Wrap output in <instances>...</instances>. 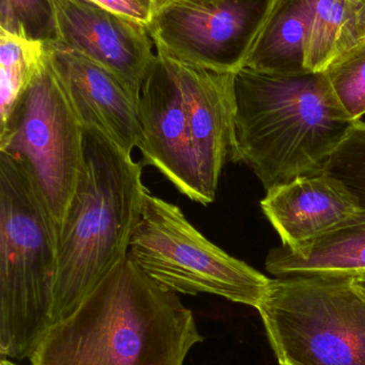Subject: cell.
<instances>
[{
  "label": "cell",
  "instance_id": "obj_1",
  "mask_svg": "<svg viewBox=\"0 0 365 365\" xmlns=\"http://www.w3.org/2000/svg\"><path fill=\"white\" fill-rule=\"evenodd\" d=\"M205 340L194 315L128 257L66 319L54 324L31 365H184Z\"/></svg>",
  "mask_w": 365,
  "mask_h": 365
},
{
  "label": "cell",
  "instance_id": "obj_2",
  "mask_svg": "<svg viewBox=\"0 0 365 365\" xmlns=\"http://www.w3.org/2000/svg\"><path fill=\"white\" fill-rule=\"evenodd\" d=\"M231 160L252 169L266 190L325 173L358 120L349 115L325 72L274 75L241 68L235 76Z\"/></svg>",
  "mask_w": 365,
  "mask_h": 365
},
{
  "label": "cell",
  "instance_id": "obj_3",
  "mask_svg": "<svg viewBox=\"0 0 365 365\" xmlns=\"http://www.w3.org/2000/svg\"><path fill=\"white\" fill-rule=\"evenodd\" d=\"M141 167L104 133L84 128L83 166L58 234L51 325L128 257L148 190Z\"/></svg>",
  "mask_w": 365,
  "mask_h": 365
},
{
  "label": "cell",
  "instance_id": "obj_4",
  "mask_svg": "<svg viewBox=\"0 0 365 365\" xmlns=\"http://www.w3.org/2000/svg\"><path fill=\"white\" fill-rule=\"evenodd\" d=\"M58 234L25 169L0 152V354L31 357L51 326Z\"/></svg>",
  "mask_w": 365,
  "mask_h": 365
},
{
  "label": "cell",
  "instance_id": "obj_5",
  "mask_svg": "<svg viewBox=\"0 0 365 365\" xmlns=\"http://www.w3.org/2000/svg\"><path fill=\"white\" fill-rule=\"evenodd\" d=\"M285 365H365V298L353 277L270 279L256 309Z\"/></svg>",
  "mask_w": 365,
  "mask_h": 365
},
{
  "label": "cell",
  "instance_id": "obj_6",
  "mask_svg": "<svg viewBox=\"0 0 365 365\" xmlns=\"http://www.w3.org/2000/svg\"><path fill=\"white\" fill-rule=\"evenodd\" d=\"M0 152L25 169L59 234L83 166L84 125L47 47L34 78L0 124Z\"/></svg>",
  "mask_w": 365,
  "mask_h": 365
},
{
  "label": "cell",
  "instance_id": "obj_7",
  "mask_svg": "<svg viewBox=\"0 0 365 365\" xmlns=\"http://www.w3.org/2000/svg\"><path fill=\"white\" fill-rule=\"evenodd\" d=\"M128 257L177 294H212L257 309L270 279L205 237L180 207L147 190Z\"/></svg>",
  "mask_w": 365,
  "mask_h": 365
},
{
  "label": "cell",
  "instance_id": "obj_8",
  "mask_svg": "<svg viewBox=\"0 0 365 365\" xmlns=\"http://www.w3.org/2000/svg\"><path fill=\"white\" fill-rule=\"evenodd\" d=\"M270 0H171L148 26L156 49L220 73L244 68Z\"/></svg>",
  "mask_w": 365,
  "mask_h": 365
},
{
  "label": "cell",
  "instance_id": "obj_9",
  "mask_svg": "<svg viewBox=\"0 0 365 365\" xmlns=\"http://www.w3.org/2000/svg\"><path fill=\"white\" fill-rule=\"evenodd\" d=\"M137 115L141 165L154 167L193 202L211 204L193 147L181 87L175 68L162 51H156V60L144 79Z\"/></svg>",
  "mask_w": 365,
  "mask_h": 365
},
{
  "label": "cell",
  "instance_id": "obj_10",
  "mask_svg": "<svg viewBox=\"0 0 365 365\" xmlns=\"http://www.w3.org/2000/svg\"><path fill=\"white\" fill-rule=\"evenodd\" d=\"M57 41L113 73L139 103L156 58L147 26L90 0H53Z\"/></svg>",
  "mask_w": 365,
  "mask_h": 365
},
{
  "label": "cell",
  "instance_id": "obj_11",
  "mask_svg": "<svg viewBox=\"0 0 365 365\" xmlns=\"http://www.w3.org/2000/svg\"><path fill=\"white\" fill-rule=\"evenodd\" d=\"M163 53L177 74L201 180L214 203L221 173L233 153L236 74L206 70Z\"/></svg>",
  "mask_w": 365,
  "mask_h": 365
},
{
  "label": "cell",
  "instance_id": "obj_12",
  "mask_svg": "<svg viewBox=\"0 0 365 365\" xmlns=\"http://www.w3.org/2000/svg\"><path fill=\"white\" fill-rule=\"evenodd\" d=\"M54 66L84 128H96L126 154L139 147L137 102L104 66L57 42L47 43Z\"/></svg>",
  "mask_w": 365,
  "mask_h": 365
},
{
  "label": "cell",
  "instance_id": "obj_13",
  "mask_svg": "<svg viewBox=\"0 0 365 365\" xmlns=\"http://www.w3.org/2000/svg\"><path fill=\"white\" fill-rule=\"evenodd\" d=\"M261 207L283 246L289 248L342 227L359 212L343 185L326 173L298 178L269 189Z\"/></svg>",
  "mask_w": 365,
  "mask_h": 365
},
{
  "label": "cell",
  "instance_id": "obj_14",
  "mask_svg": "<svg viewBox=\"0 0 365 365\" xmlns=\"http://www.w3.org/2000/svg\"><path fill=\"white\" fill-rule=\"evenodd\" d=\"M313 0H270L244 68L274 75H299L306 68V45Z\"/></svg>",
  "mask_w": 365,
  "mask_h": 365
},
{
  "label": "cell",
  "instance_id": "obj_15",
  "mask_svg": "<svg viewBox=\"0 0 365 365\" xmlns=\"http://www.w3.org/2000/svg\"><path fill=\"white\" fill-rule=\"evenodd\" d=\"M266 269L276 277L331 274L355 277L365 272V222L342 225L296 248L271 249Z\"/></svg>",
  "mask_w": 365,
  "mask_h": 365
},
{
  "label": "cell",
  "instance_id": "obj_16",
  "mask_svg": "<svg viewBox=\"0 0 365 365\" xmlns=\"http://www.w3.org/2000/svg\"><path fill=\"white\" fill-rule=\"evenodd\" d=\"M46 53L44 43L27 40L0 29V124L40 68Z\"/></svg>",
  "mask_w": 365,
  "mask_h": 365
},
{
  "label": "cell",
  "instance_id": "obj_17",
  "mask_svg": "<svg viewBox=\"0 0 365 365\" xmlns=\"http://www.w3.org/2000/svg\"><path fill=\"white\" fill-rule=\"evenodd\" d=\"M346 8L347 0H313L306 45L308 72H324L336 57Z\"/></svg>",
  "mask_w": 365,
  "mask_h": 365
},
{
  "label": "cell",
  "instance_id": "obj_18",
  "mask_svg": "<svg viewBox=\"0 0 365 365\" xmlns=\"http://www.w3.org/2000/svg\"><path fill=\"white\" fill-rule=\"evenodd\" d=\"M324 72L345 110L360 120L365 115V38L336 56Z\"/></svg>",
  "mask_w": 365,
  "mask_h": 365
},
{
  "label": "cell",
  "instance_id": "obj_19",
  "mask_svg": "<svg viewBox=\"0 0 365 365\" xmlns=\"http://www.w3.org/2000/svg\"><path fill=\"white\" fill-rule=\"evenodd\" d=\"M324 173L341 182L357 204L359 212H365L364 122L356 121L330 156Z\"/></svg>",
  "mask_w": 365,
  "mask_h": 365
},
{
  "label": "cell",
  "instance_id": "obj_20",
  "mask_svg": "<svg viewBox=\"0 0 365 365\" xmlns=\"http://www.w3.org/2000/svg\"><path fill=\"white\" fill-rule=\"evenodd\" d=\"M0 29L44 44L56 42L53 0H1Z\"/></svg>",
  "mask_w": 365,
  "mask_h": 365
},
{
  "label": "cell",
  "instance_id": "obj_21",
  "mask_svg": "<svg viewBox=\"0 0 365 365\" xmlns=\"http://www.w3.org/2000/svg\"><path fill=\"white\" fill-rule=\"evenodd\" d=\"M103 8L149 26L171 0H90Z\"/></svg>",
  "mask_w": 365,
  "mask_h": 365
},
{
  "label": "cell",
  "instance_id": "obj_22",
  "mask_svg": "<svg viewBox=\"0 0 365 365\" xmlns=\"http://www.w3.org/2000/svg\"><path fill=\"white\" fill-rule=\"evenodd\" d=\"M364 38H365V0H347L344 23L336 43V57Z\"/></svg>",
  "mask_w": 365,
  "mask_h": 365
},
{
  "label": "cell",
  "instance_id": "obj_23",
  "mask_svg": "<svg viewBox=\"0 0 365 365\" xmlns=\"http://www.w3.org/2000/svg\"><path fill=\"white\" fill-rule=\"evenodd\" d=\"M353 284L356 289L365 298V272L353 277Z\"/></svg>",
  "mask_w": 365,
  "mask_h": 365
},
{
  "label": "cell",
  "instance_id": "obj_24",
  "mask_svg": "<svg viewBox=\"0 0 365 365\" xmlns=\"http://www.w3.org/2000/svg\"><path fill=\"white\" fill-rule=\"evenodd\" d=\"M365 222V212H359L353 217L351 220L347 221L344 225H354V223Z\"/></svg>",
  "mask_w": 365,
  "mask_h": 365
},
{
  "label": "cell",
  "instance_id": "obj_25",
  "mask_svg": "<svg viewBox=\"0 0 365 365\" xmlns=\"http://www.w3.org/2000/svg\"><path fill=\"white\" fill-rule=\"evenodd\" d=\"M0 365H16V364H13L12 361H10V360L6 359V358L1 357V360H0Z\"/></svg>",
  "mask_w": 365,
  "mask_h": 365
},
{
  "label": "cell",
  "instance_id": "obj_26",
  "mask_svg": "<svg viewBox=\"0 0 365 365\" xmlns=\"http://www.w3.org/2000/svg\"><path fill=\"white\" fill-rule=\"evenodd\" d=\"M280 365H285V364H280Z\"/></svg>",
  "mask_w": 365,
  "mask_h": 365
}]
</instances>
